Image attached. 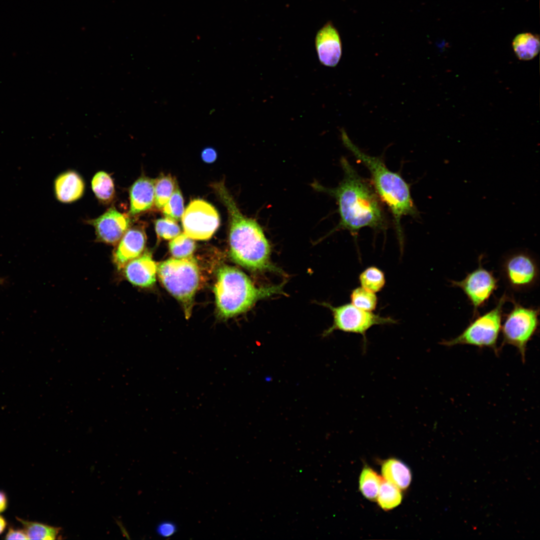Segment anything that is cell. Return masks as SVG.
Masks as SVG:
<instances>
[{
    "instance_id": "3957f363",
    "label": "cell",
    "mask_w": 540,
    "mask_h": 540,
    "mask_svg": "<svg viewBox=\"0 0 540 540\" xmlns=\"http://www.w3.org/2000/svg\"><path fill=\"white\" fill-rule=\"evenodd\" d=\"M342 138L346 147L369 170L371 184L375 192L392 213L402 248L404 236L401 220L404 216L416 217L418 215L409 184L399 173L390 170L380 158L370 156L360 150L350 140L344 130L342 131Z\"/></svg>"
},
{
    "instance_id": "1f68e13d",
    "label": "cell",
    "mask_w": 540,
    "mask_h": 540,
    "mask_svg": "<svg viewBox=\"0 0 540 540\" xmlns=\"http://www.w3.org/2000/svg\"><path fill=\"white\" fill-rule=\"evenodd\" d=\"M158 532L164 536H168L174 534L175 526L172 524L164 523L158 528Z\"/></svg>"
},
{
    "instance_id": "603a6c76",
    "label": "cell",
    "mask_w": 540,
    "mask_h": 540,
    "mask_svg": "<svg viewBox=\"0 0 540 540\" xmlns=\"http://www.w3.org/2000/svg\"><path fill=\"white\" fill-rule=\"evenodd\" d=\"M382 477L372 468L364 467L360 474V489L367 499L374 500L376 499Z\"/></svg>"
},
{
    "instance_id": "d4e9b609",
    "label": "cell",
    "mask_w": 540,
    "mask_h": 540,
    "mask_svg": "<svg viewBox=\"0 0 540 540\" xmlns=\"http://www.w3.org/2000/svg\"><path fill=\"white\" fill-rule=\"evenodd\" d=\"M361 286L374 293L380 292L386 284L384 272L376 266L365 269L359 276Z\"/></svg>"
},
{
    "instance_id": "e0dca14e",
    "label": "cell",
    "mask_w": 540,
    "mask_h": 540,
    "mask_svg": "<svg viewBox=\"0 0 540 540\" xmlns=\"http://www.w3.org/2000/svg\"><path fill=\"white\" fill-rule=\"evenodd\" d=\"M54 192L57 200L70 203L83 196L85 184L82 176L76 172L68 170L60 174L54 181Z\"/></svg>"
},
{
    "instance_id": "d6986e66",
    "label": "cell",
    "mask_w": 540,
    "mask_h": 540,
    "mask_svg": "<svg viewBox=\"0 0 540 540\" xmlns=\"http://www.w3.org/2000/svg\"><path fill=\"white\" fill-rule=\"evenodd\" d=\"M512 45L516 56L520 60H530L539 52L540 38L538 36L532 33H522L515 36Z\"/></svg>"
},
{
    "instance_id": "5bb4252c",
    "label": "cell",
    "mask_w": 540,
    "mask_h": 540,
    "mask_svg": "<svg viewBox=\"0 0 540 540\" xmlns=\"http://www.w3.org/2000/svg\"><path fill=\"white\" fill-rule=\"evenodd\" d=\"M315 44L321 64L331 67L337 65L342 56V43L338 32L330 22L318 31Z\"/></svg>"
},
{
    "instance_id": "7a4b0ae2",
    "label": "cell",
    "mask_w": 540,
    "mask_h": 540,
    "mask_svg": "<svg viewBox=\"0 0 540 540\" xmlns=\"http://www.w3.org/2000/svg\"><path fill=\"white\" fill-rule=\"evenodd\" d=\"M215 188L228 214L230 256L236 263L254 271L273 269L270 246L264 230L255 219L244 215L222 183Z\"/></svg>"
},
{
    "instance_id": "4316f807",
    "label": "cell",
    "mask_w": 540,
    "mask_h": 540,
    "mask_svg": "<svg viewBox=\"0 0 540 540\" xmlns=\"http://www.w3.org/2000/svg\"><path fill=\"white\" fill-rule=\"evenodd\" d=\"M169 248L174 258H182L189 257L192 254L196 244L193 239L183 233L172 240L169 243Z\"/></svg>"
},
{
    "instance_id": "cb8c5ba5",
    "label": "cell",
    "mask_w": 540,
    "mask_h": 540,
    "mask_svg": "<svg viewBox=\"0 0 540 540\" xmlns=\"http://www.w3.org/2000/svg\"><path fill=\"white\" fill-rule=\"evenodd\" d=\"M176 186L174 180L170 175H162L155 180L154 204L158 209H162L169 200Z\"/></svg>"
},
{
    "instance_id": "83f0119b",
    "label": "cell",
    "mask_w": 540,
    "mask_h": 540,
    "mask_svg": "<svg viewBox=\"0 0 540 540\" xmlns=\"http://www.w3.org/2000/svg\"><path fill=\"white\" fill-rule=\"evenodd\" d=\"M162 209L165 218L176 222L182 218L184 211V199L182 192L176 184L169 200Z\"/></svg>"
},
{
    "instance_id": "ba28073f",
    "label": "cell",
    "mask_w": 540,
    "mask_h": 540,
    "mask_svg": "<svg viewBox=\"0 0 540 540\" xmlns=\"http://www.w3.org/2000/svg\"><path fill=\"white\" fill-rule=\"evenodd\" d=\"M334 316L332 326L326 330V336L334 330H340L347 332L361 334L366 342V333L375 325L396 324V321L390 317L382 316L378 314L360 309L352 304H346L338 306L327 304Z\"/></svg>"
},
{
    "instance_id": "30bf717a",
    "label": "cell",
    "mask_w": 540,
    "mask_h": 540,
    "mask_svg": "<svg viewBox=\"0 0 540 540\" xmlns=\"http://www.w3.org/2000/svg\"><path fill=\"white\" fill-rule=\"evenodd\" d=\"M182 220L184 234L193 240L209 239L220 226L219 214L215 208L200 199L190 202Z\"/></svg>"
},
{
    "instance_id": "8fae6325",
    "label": "cell",
    "mask_w": 540,
    "mask_h": 540,
    "mask_svg": "<svg viewBox=\"0 0 540 540\" xmlns=\"http://www.w3.org/2000/svg\"><path fill=\"white\" fill-rule=\"evenodd\" d=\"M482 258L480 256L478 268L467 274L463 280H450L452 286L460 288L467 297L473 307L474 317L498 288V279L492 272L482 266Z\"/></svg>"
},
{
    "instance_id": "4dcf8cb0",
    "label": "cell",
    "mask_w": 540,
    "mask_h": 540,
    "mask_svg": "<svg viewBox=\"0 0 540 540\" xmlns=\"http://www.w3.org/2000/svg\"><path fill=\"white\" fill-rule=\"evenodd\" d=\"M202 158L205 162L211 163L216 160V152L212 148H206L202 152Z\"/></svg>"
},
{
    "instance_id": "836d02e7",
    "label": "cell",
    "mask_w": 540,
    "mask_h": 540,
    "mask_svg": "<svg viewBox=\"0 0 540 540\" xmlns=\"http://www.w3.org/2000/svg\"><path fill=\"white\" fill-rule=\"evenodd\" d=\"M7 522L6 519L0 515V534H1L6 528Z\"/></svg>"
},
{
    "instance_id": "277c9868",
    "label": "cell",
    "mask_w": 540,
    "mask_h": 540,
    "mask_svg": "<svg viewBox=\"0 0 540 540\" xmlns=\"http://www.w3.org/2000/svg\"><path fill=\"white\" fill-rule=\"evenodd\" d=\"M282 286L258 288L242 271L232 266L221 267L214 286L220 315L230 318L246 311L257 300L280 293Z\"/></svg>"
},
{
    "instance_id": "52a82bcc",
    "label": "cell",
    "mask_w": 540,
    "mask_h": 540,
    "mask_svg": "<svg viewBox=\"0 0 540 540\" xmlns=\"http://www.w3.org/2000/svg\"><path fill=\"white\" fill-rule=\"evenodd\" d=\"M512 310L506 314L502 326V346L515 347L524 362L527 345L536 334L539 326V308L526 307L514 300Z\"/></svg>"
},
{
    "instance_id": "ac0fdd59",
    "label": "cell",
    "mask_w": 540,
    "mask_h": 540,
    "mask_svg": "<svg viewBox=\"0 0 540 540\" xmlns=\"http://www.w3.org/2000/svg\"><path fill=\"white\" fill-rule=\"evenodd\" d=\"M384 478L400 489H406L410 484L412 474L402 462L394 458L384 461L382 466Z\"/></svg>"
},
{
    "instance_id": "d6a6232c",
    "label": "cell",
    "mask_w": 540,
    "mask_h": 540,
    "mask_svg": "<svg viewBox=\"0 0 540 540\" xmlns=\"http://www.w3.org/2000/svg\"><path fill=\"white\" fill-rule=\"evenodd\" d=\"M8 498L6 493L0 490V513L4 512L8 507Z\"/></svg>"
},
{
    "instance_id": "9a60e30c",
    "label": "cell",
    "mask_w": 540,
    "mask_h": 540,
    "mask_svg": "<svg viewBox=\"0 0 540 540\" xmlns=\"http://www.w3.org/2000/svg\"><path fill=\"white\" fill-rule=\"evenodd\" d=\"M120 271L130 284L148 288L155 284L157 266L150 254L146 252L128 262Z\"/></svg>"
},
{
    "instance_id": "5b68a950",
    "label": "cell",
    "mask_w": 540,
    "mask_h": 540,
    "mask_svg": "<svg viewBox=\"0 0 540 540\" xmlns=\"http://www.w3.org/2000/svg\"><path fill=\"white\" fill-rule=\"evenodd\" d=\"M157 272L166 289L183 304L188 318L199 284V270L195 260L191 256L170 258L160 263Z\"/></svg>"
},
{
    "instance_id": "44dd1931",
    "label": "cell",
    "mask_w": 540,
    "mask_h": 540,
    "mask_svg": "<svg viewBox=\"0 0 540 540\" xmlns=\"http://www.w3.org/2000/svg\"><path fill=\"white\" fill-rule=\"evenodd\" d=\"M92 188L97 199L103 204H108L115 196L114 181L104 171L96 172L92 180Z\"/></svg>"
},
{
    "instance_id": "7c38bea8",
    "label": "cell",
    "mask_w": 540,
    "mask_h": 540,
    "mask_svg": "<svg viewBox=\"0 0 540 540\" xmlns=\"http://www.w3.org/2000/svg\"><path fill=\"white\" fill-rule=\"evenodd\" d=\"M87 222L94 228L97 241L112 246L118 244L132 224L128 214L121 213L114 206Z\"/></svg>"
},
{
    "instance_id": "f546056e",
    "label": "cell",
    "mask_w": 540,
    "mask_h": 540,
    "mask_svg": "<svg viewBox=\"0 0 540 540\" xmlns=\"http://www.w3.org/2000/svg\"><path fill=\"white\" fill-rule=\"evenodd\" d=\"M4 538L6 540H28V538L23 528L10 527L5 535Z\"/></svg>"
},
{
    "instance_id": "7402d4cb",
    "label": "cell",
    "mask_w": 540,
    "mask_h": 540,
    "mask_svg": "<svg viewBox=\"0 0 540 540\" xmlns=\"http://www.w3.org/2000/svg\"><path fill=\"white\" fill-rule=\"evenodd\" d=\"M402 498L400 488L382 478L376 498L380 508L385 510H392L400 504Z\"/></svg>"
},
{
    "instance_id": "e575fe53",
    "label": "cell",
    "mask_w": 540,
    "mask_h": 540,
    "mask_svg": "<svg viewBox=\"0 0 540 540\" xmlns=\"http://www.w3.org/2000/svg\"><path fill=\"white\" fill-rule=\"evenodd\" d=\"M4 280L0 277V285L4 283Z\"/></svg>"
},
{
    "instance_id": "ffe728a7",
    "label": "cell",
    "mask_w": 540,
    "mask_h": 540,
    "mask_svg": "<svg viewBox=\"0 0 540 540\" xmlns=\"http://www.w3.org/2000/svg\"><path fill=\"white\" fill-rule=\"evenodd\" d=\"M16 518L22 524L28 540H51L61 538L60 528L18 517Z\"/></svg>"
},
{
    "instance_id": "f1b7e54d",
    "label": "cell",
    "mask_w": 540,
    "mask_h": 540,
    "mask_svg": "<svg viewBox=\"0 0 540 540\" xmlns=\"http://www.w3.org/2000/svg\"><path fill=\"white\" fill-rule=\"evenodd\" d=\"M157 235L166 240H171L180 233V228L176 222L168 218L157 220L154 224Z\"/></svg>"
},
{
    "instance_id": "6da1fadb",
    "label": "cell",
    "mask_w": 540,
    "mask_h": 540,
    "mask_svg": "<svg viewBox=\"0 0 540 540\" xmlns=\"http://www.w3.org/2000/svg\"><path fill=\"white\" fill-rule=\"evenodd\" d=\"M340 163L344 176L336 187L328 188L316 182L312 184L316 190L336 200L340 217L337 228L348 230L354 236L364 228L384 230L386 220L382 202L372 184L360 176L344 158Z\"/></svg>"
},
{
    "instance_id": "2e32d148",
    "label": "cell",
    "mask_w": 540,
    "mask_h": 540,
    "mask_svg": "<svg viewBox=\"0 0 540 540\" xmlns=\"http://www.w3.org/2000/svg\"><path fill=\"white\" fill-rule=\"evenodd\" d=\"M155 180L146 176L137 179L129 189L130 216H134L150 209L154 202Z\"/></svg>"
},
{
    "instance_id": "8992f818",
    "label": "cell",
    "mask_w": 540,
    "mask_h": 540,
    "mask_svg": "<svg viewBox=\"0 0 540 540\" xmlns=\"http://www.w3.org/2000/svg\"><path fill=\"white\" fill-rule=\"evenodd\" d=\"M504 292L498 300L495 306L486 313L476 316L462 332L457 336L444 340L442 344L448 347L457 345H470L480 348H488L496 354L498 352V341L501 332L503 308L505 303L510 300Z\"/></svg>"
},
{
    "instance_id": "9c48e42d",
    "label": "cell",
    "mask_w": 540,
    "mask_h": 540,
    "mask_svg": "<svg viewBox=\"0 0 540 540\" xmlns=\"http://www.w3.org/2000/svg\"><path fill=\"white\" fill-rule=\"evenodd\" d=\"M501 274L508 288L514 292L527 291L536 286L539 278L537 262L526 252H514L501 264Z\"/></svg>"
},
{
    "instance_id": "484cf974",
    "label": "cell",
    "mask_w": 540,
    "mask_h": 540,
    "mask_svg": "<svg viewBox=\"0 0 540 540\" xmlns=\"http://www.w3.org/2000/svg\"><path fill=\"white\" fill-rule=\"evenodd\" d=\"M350 297L351 304L360 309L372 312L376 308L378 298L376 294L362 286L353 290Z\"/></svg>"
},
{
    "instance_id": "4fadbf2b",
    "label": "cell",
    "mask_w": 540,
    "mask_h": 540,
    "mask_svg": "<svg viewBox=\"0 0 540 540\" xmlns=\"http://www.w3.org/2000/svg\"><path fill=\"white\" fill-rule=\"evenodd\" d=\"M146 242V235L140 226H131L115 246L112 252V262L116 268L120 270L130 260L140 256Z\"/></svg>"
}]
</instances>
